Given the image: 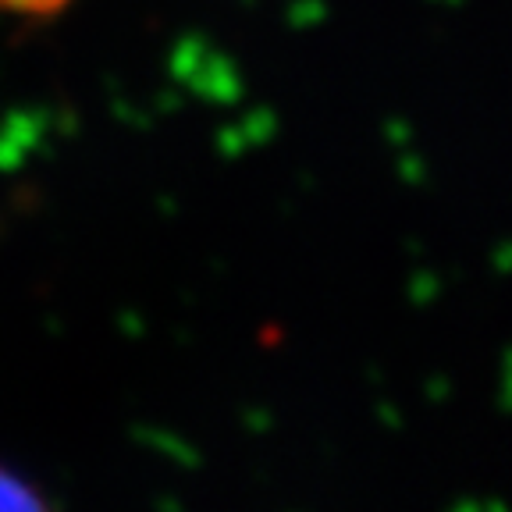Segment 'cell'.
I'll return each instance as SVG.
<instances>
[{"mask_svg":"<svg viewBox=\"0 0 512 512\" xmlns=\"http://www.w3.org/2000/svg\"><path fill=\"white\" fill-rule=\"evenodd\" d=\"M47 498L36 495L29 480L11 473L8 466H0V509H43Z\"/></svg>","mask_w":512,"mask_h":512,"instance_id":"obj_1","label":"cell"},{"mask_svg":"<svg viewBox=\"0 0 512 512\" xmlns=\"http://www.w3.org/2000/svg\"><path fill=\"white\" fill-rule=\"evenodd\" d=\"M0 8L29 18H54L57 11L68 8V0H0Z\"/></svg>","mask_w":512,"mask_h":512,"instance_id":"obj_2","label":"cell"}]
</instances>
